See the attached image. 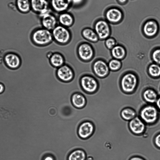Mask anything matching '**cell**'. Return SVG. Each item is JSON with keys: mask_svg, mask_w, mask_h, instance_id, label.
Listing matches in <instances>:
<instances>
[{"mask_svg": "<svg viewBox=\"0 0 160 160\" xmlns=\"http://www.w3.org/2000/svg\"><path fill=\"white\" fill-rule=\"evenodd\" d=\"M129 160H145L144 159L140 157L133 156L129 159Z\"/></svg>", "mask_w": 160, "mask_h": 160, "instance_id": "35", "label": "cell"}, {"mask_svg": "<svg viewBox=\"0 0 160 160\" xmlns=\"http://www.w3.org/2000/svg\"><path fill=\"white\" fill-rule=\"evenodd\" d=\"M53 52H52V51H48L46 54V56L47 58L48 59L52 56Z\"/></svg>", "mask_w": 160, "mask_h": 160, "instance_id": "37", "label": "cell"}, {"mask_svg": "<svg viewBox=\"0 0 160 160\" xmlns=\"http://www.w3.org/2000/svg\"><path fill=\"white\" fill-rule=\"evenodd\" d=\"M152 58L155 63L160 65V48L157 49L153 51Z\"/></svg>", "mask_w": 160, "mask_h": 160, "instance_id": "29", "label": "cell"}, {"mask_svg": "<svg viewBox=\"0 0 160 160\" xmlns=\"http://www.w3.org/2000/svg\"><path fill=\"white\" fill-rule=\"evenodd\" d=\"M50 8L58 14L67 12L72 5V0H49Z\"/></svg>", "mask_w": 160, "mask_h": 160, "instance_id": "11", "label": "cell"}, {"mask_svg": "<svg viewBox=\"0 0 160 160\" xmlns=\"http://www.w3.org/2000/svg\"><path fill=\"white\" fill-rule=\"evenodd\" d=\"M154 144L156 148L160 150V132L157 133L153 139Z\"/></svg>", "mask_w": 160, "mask_h": 160, "instance_id": "31", "label": "cell"}, {"mask_svg": "<svg viewBox=\"0 0 160 160\" xmlns=\"http://www.w3.org/2000/svg\"><path fill=\"white\" fill-rule=\"evenodd\" d=\"M15 6L21 13L26 14L31 10L30 0H16Z\"/></svg>", "mask_w": 160, "mask_h": 160, "instance_id": "22", "label": "cell"}, {"mask_svg": "<svg viewBox=\"0 0 160 160\" xmlns=\"http://www.w3.org/2000/svg\"><path fill=\"white\" fill-rule=\"evenodd\" d=\"M159 112L156 106L147 105L141 109L139 113L140 117L145 123L148 125L153 124L158 121Z\"/></svg>", "mask_w": 160, "mask_h": 160, "instance_id": "5", "label": "cell"}, {"mask_svg": "<svg viewBox=\"0 0 160 160\" xmlns=\"http://www.w3.org/2000/svg\"><path fill=\"white\" fill-rule=\"evenodd\" d=\"M30 37L32 44L39 47L48 46L53 41L52 31L42 27L33 30Z\"/></svg>", "mask_w": 160, "mask_h": 160, "instance_id": "1", "label": "cell"}, {"mask_svg": "<svg viewBox=\"0 0 160 160\" xmlns=\"http://www.w3.org/2000/svg\"><path fill=\"white\" fill-rule=\"evenodd\" d=\"M55 76L59 81L64 83H68L73 80L75 73L72 67L69 65L65 63L56 69Z\"/></svg>", "mask_w": 160, "mask_h": 160, "instance_id": "6", "label": "cell"}, {"mask_svg": "<svg viewBox=\"0 0 160 160\" xmlns=\"http://www.w3.org/2000/svg\"><path fill=\"white\" fill-rule=\"evenodd\" d=\"M57 18L59 24L68 28L72 27L74 22L73 16L67 11L59 14Z\"/></svg>", "mask_w": 160, "mask_h": 160, "instance_id": "19", "label": "cell"}, {"mask_svg": "<svg viewBox=\"0 0 160 160\" xmlns=\"http://www.w3.org/2000/svg\"><path fill=\"white\" fill-rule=\"evenodd\" d=\"M81 34L84 39L90 42L95 43L99 40L94 29L90 28H83L81 31Z\"/></svg>", "mask_w": 160, "mask_h": 160, "instance_id": "21", "label": "cell"}, {"mask_svg": "<svg viewBox=\"0 0 160 160\" xmlns=\"http://www.w3.org/2000/svg\"><path fill=\"white\" fill-rule=\"evenodd\" d=\"M155 103L156 107L160 112V96L158 97Z\"/></svg>", "mask_w": 160, "mask_h": 160, "instance_id": "34", "label": "cell"}, {"mask_svg": "<svg viewBox=\"0 0 160 160\" xmlns=\"http://www.w3.org/2000/svg\"><path fill=\"white\" fill-rule=\"evenodd\" d=\"M87 158L85 152L81 149L73 151L68 155V160H86Z\"/></svg>", "mask_w": 160, "mask_h": 160, "instance_id": "26", "label": "cell"}, {"mask_svg": "<svg viewBox=\"0 0 160 160\" xmlns=\"http://www.w3.org/2000/svg\"><path fill=\"white\" fill-rule=\"evenodd\" d=\"M85 0H72V5L74 6H78L81 5L84 2Z\"/></svg>", "mask_w": 160, "mask_h": 160, "instance_id": "32", "label": "cell"}, {"mask_svg": "<svg viewBox=\"0 0 160 160\" xmlns=\"http://www.w3.org/2000/svg\"><path fill=\"white\" fill-rule=\"evenodd\" d=\"M148 72L152 77H158L160 76V65L156 63L151 64L149 66Z\"/></svg>", "mask_w": 160, "mask_h": 160, "instance_id": "27", "label": "cell"}, {"mask_svg": "<svg viewBox=\"0 0 160 160\" xmlns=\"http://www.w3.org/2000/svg\"><path fill=\"white\" fill-rule=\"evenodd\" d=\"M92 71L97 77L103 78L107 76L109 72L108 64L101 59L95 60L91 66Z\"/></svg>", "mask_w": 160, "mask_h": 160, "instance_id": "9", "label": "cell"}, {"mask_svg": "<svg viewBox=\"0 0 160 160\" xmlns=\"http://www.w3.org/2000/svg\"><path fill=\"white\" fill-rule=\"evenodd\" d=\"M4 61L6 66L11 69H16L21 64V59L17 54L13 52H8L5 55Z\"/></svg>", "mask_w": 160, "mask_h": 160, "instance_id": "16", "label": "cell"}, {"mask_svg": "<svg viewBox=\"0 0 160 160\" xmlns=\"http://www.w3.org/2000/svg\"><path fill=\"white\" fill-rule=\"evenodd\" d=\"M40 17L41 24L44 28L52 31L58 25V18L50 12Z\"/></svg>", "mask_w": 160, "mask_h": 160, "instance_id": "12", "label": "cell"}, {"mask_svg": "<svg viewBox=\"0 0 160 160\" xmlns=\"http://www.w3.org/2000/svg\"><path fill=\"white\" fill-rule=\"evenodd\" d=\"M106 20L112 24H116L120 22L123 18L122 11L118 8L112 7L108 8L105 13Z\"/></svg>", "mask_w": 160, "mask_h": 160, "instance_id": "13", "label": "cell"}, {"mask_svg": "<svg viewBox=\"0 0 160 160\" xmlns=\"http://www.w3.org/2000/svg\"><path fill=\"white\" fill-rule=\"evenodd\" d=\"M79 84L82 90L89 95L96 93L99 88L97 79L92 75L88 73L84 74L80 76Z\"/></svg>", "mask_w": 160, "mask_h": 160, "instance_id": "2", "label": "cell"}, {"mask_svg": "<svg viewBox=\"0 0 160 160\" xmlns=\"http://www.w3.org/2000/svg\"><path fill=\"white\" fill-rule=\"evenodd\" d=\"M143 97L145 101L151 104L155 103L158 97L156 92L151 89H147L144 91Z\"/></svg>", "mask_w": 160, "mask_h": 160, "instance_id": "23", "label": "cell"}, {"mask_svg": "<svg viewBox=\"0 0 160 160\" xmlns=\"http://www.w3.org/2000/svg\"><path fill=\"white\" fill-rule=\"evenodd\" d=\"M48 59L51 66L56 69L66 63L64 56L62 53L58 52H53Z\"/></svg>", "mask_w": 160, "mask_h": 160, "instance_id": "20", "label": "cell"}, {"mask_svg": "<svg viewBox=\"0 0 160 160\" xmlns=\"http://www.w3.org/2000/svg\"><path fill=\"white\" fill-rule=\"evenodd\" d=\"M42 160H55V158L52 155H48L45 156Z\"/></svg>", "mask_w": 160, "mask_h": 160, "instance_id": "33", "label": "cell"}, {"mask_svg": "<svg viewBox=\"0 0 160 160\" xmlns=\"http://www.w3.org/2000/svg\"><path fill=\"white\" fill-rule=\"evenodd\" d=\"M76 52L78 58L82 62L87 63L91 61L95 55L92 46L87 42L82 41L78 45Z\"/></svg>", "mask_w": 160, "mask_h": 160, "instance_id": "4", "label": "cell"}, {"mask_svg": "<svg viewBox=\"0 0 160 160\" xmlns=\"http://www.w3.org/2000/svg\"><path fill=\"white\" fill-rule=\"evenodd\" d=\"M111 53L114 58L120 60L125 57L126 51L122 46L116 45L111 50Z\"/></svg>", "mask_w": 160, "mask_h": 160, "instance_id": "24", "label": "cell"}, {"mask_svg": "<svg viewBox=\"0 0 160 160\" xmlns=\"http://www.w3.org/2000/svg\"><path fill=\"white\" fill-rule=\"evenodd\" d=\"M117 1L118 3L121 4H124L127 2L128 0H117Z\"/></svg>", "mask_w": 160, "mask_h": 160, "instance_id": "38", "label": "cell"}, {"mask_svg": "<svg viewBox=\"0 0 160 160\" xmlns=\"http://www.w3.org/2000/svg\"><path fill=\"white\" fill-rule=\"evenodd\" d=\"M128 125L131 132L136 135H141L146 129L145 123L138 117L136 116L130 121Z\"/></svg>", "mask_w": 160, "mask_h": 160, "instance_id": "14", "label": "cell"}, {"mask_svg": "<svg viewBox=\"0 0 160 160\" xmlns=\"http://www.w3.org/2000/svg\"><path fill=\"white\" fill-rule=\"evenodd\" d=\"M94 131V126L91 122L86 121L81 123L78 129V134L82 139H87L92 135Z\"/></svg>", "mask_w": 160, "mask_h": 160, "instance_id": "15", "label": "cell"}, {"mask_svg": "<svg viewBox=\"0 0 160 160\" xmlns=\"http://www.w3.org/2000/svg\"><path fill=\"white\" fill-rule=\"evenodd\" d=\"M71 99L72 105L76 108H81L86 105V96L79 92H75L71 95Z\"/></svg>", "mask_w": 160, "mask_h": 160, "instance_id": "18", "label": "cell"}, {"mask_svg": "<svg viewBox=\"0 0 160 160\" xmlns=\"http://www.w3.org/2000/svg\"><path fill=\"white\" fill-rule=\"evenodd\" d=\"M93 29L99 40L106 39L111 33V28L108 22L103 19L96 20L93 25Z\"/></svg>", "mask_w": 160, "mask_h": 160, "instance_id": "7", "label": "cell"}, {"mask_svg": "<svg viewBox=\"0 0 160 160\" xmlns=\"http://www.w3.org/2000/svg\"><path fill=\"white\" fill-rule=\"evenodd\" d=\"M120 116L123 119L129 121L136 117V112L133 108L127 107L121 110Z\"/></svg>", "mask_w": 160, "mask_h": 160, "instance_id": "25", "label": "cell"}, {"mask_svg": "<svg viewBox=\"0 0 160 160\" xmlns=\"http://www.w3.org/2000/svg\"><path fill=\"white\" fill-rule=\"evenodd\" d=\"M137 82V78L135 74L131 73H126L121 79V88L125 92L131 93L133 92L136 88Z\"/></svg>", "mask_w": 160, "mask_h": 160, "instance_id": "8", "label": "cell"}, {"mask_svg": "<svg viewBox=\"0 0 160 160\" xmlns=\"http://www.w3.org/2000/svg\"><path fill=\"white\" fill-rule=\"evenodd\" d=\"M105 45L109 49L111 50L116 45V41L112 38H108L105 40Z\"/></svg>", "mask_w": 160, "mask_h": 160, "instance_id": "30", "label": "cell"}, {"mask_svg": "<svg viewBox=\"0 0 160 160\" xmlns=\"http://www.w3.org/2000/svg\"><path fill=\"white\" fill-rule=\"evenodd\" d=\"M31 10L40 16L49 12L48 0H30Z\"/></svg>", "mask_w": 160, "mask_h": 160, "instance_id": "10", "label": "cell"}, {"mask_svg": "<svg viewBox=\"0 0 160 160\" xmlns=\"http://www.w3.org/2000/svg\"><path fill=\"white\" fill-rule=\"evenodd\" d=\"M108 65L110 70L116 71L121 68L122 63L120 60L113 58L109 61Z\"/></svg>", "mask_w": 160, "mask_h": 160, "instance_id": "28", "label": "cell"}, {"mask_svg": "<svg viewBox=\"0 0 160 160\" xmlns=\"http://www.w3.org/2000/svg\"><path fill=\"white\" fill-rule=\"evenodd\" d=\"M5 90V87L4 85L0 82V94L2 93Z\"/></svg>", "mask_w": 160, "mask_h": 160, "instance_id": "36", "label": "cell"}, {"mask_svg": "<svg viewBox=\"0 0 160 160\" xmlns=\"http://www.w3.org/2000/svg\"><path fill=\"white\" fill-rule=\"evenodd\" d=\"M51 31L53 41L59 45H67L72 40V34L68 28L58 24Z\"/></svg>", "mask_w": 160, "mask_h": 160, "instance_id": "3", "label": "cell"}, {"mask_svg": "<svg viewBox=\"0 0 160 160\" xmlns=\"http://www.w3.org/2000/svg\"><path fill=\"white\" fill-rule=\"evenodd\" d=\"M159 30L157 22L154 20L151 19L147 21L144 24L143 31L147 36L152 37L155 35Z\"/></svg>", "mask_w": 160, "mask_h": 160, "instance_id": "17", "label": "cell"}]
</instances>
